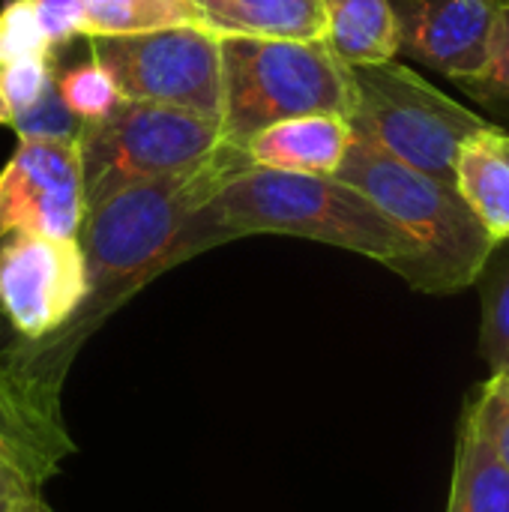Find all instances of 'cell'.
<instances>
[{
  "instance_id": "1",
  "label": "cell",
  "mask_w": 509,
  "mask_h": 512,
  "mask_svg": "<svg viewBox=\"0 0 509 512\" xmlns=\"http://www.w3.org/2000/svg\"><path fill=\"white\" fill-rule=\"evenodd\" d=\"M243 147L219 141L204 159L135 183L84 213L78 243L87 270V300L78 315L45 342H24L57 378H66L84 339L102 327L132 294L159 273L183 264L180 234L189 219L204 210L237 174L249 171Z\"/></svg>"
},
{
  "instance_id": "2",
  "label": "cell",
  "mask_w": 509,
  "mask_h": 512,
  "mask_svg": "<svg viewBox=\"0 0 509 512\" xmlns=\"http://www.w3.org/2000/svg\"><path fill=\"white\" fill-rule=\"evenodd\" d=\"M252 234H288L366 255L393 273L414 258V243L351 183L249 168L237 174L180 234L183 261Z\"/></svg>"
},
{
  "instance_id": "3",
  "label": "cell",
  "mask_w": 509,
  "mask_h": 512,
  "mask_svg": "<svg viewBox=\"0 0 509 512\" xmlns=\"http://www.w3.org/2000/svg\"><path fill=\"white\" fill-rule=\"evenodd\" d=\"M336 177L360 189L414 243V258L399 270L414 291L459 294L477 282L495 240L453 183L393 159L357 132Z\"/></svg>"
},
{
  "instance_id": "4",
  "label": "cell",
  "mask_w": 509,
  "mask_h": 512,
  "mask_svg": "<svg viewBox=\"0 0 509 512\" xmlns=\"http://www.w3.org/2000/svg\"><path fill=\"white\" fill-rule=\"evenodd\" d=\"M222 111L219 138L231 147L291 117L339 114L351 117V66L324 39H243L219 42Z\"/></svg>"
},
{
  "instance_id": "5",
  "label": "cell",
  "mask_w": 509,
  "mask_h": 512,
  "mask_svg": "<svg viewBox=\"0 0 509 512\" xmlns=\"http://www.w3.org/2000/svg\"><path fill=\"white\" fill-rule=\"evenodd\" d=\"M351 84V129L393 159L453 186L462 141L492 126L399 60L351 66Z\"/></svg>"
},
{
  "instance_id": "6",
  "label": "cell",
  "mask_w": 509,
  "mask_h": 512,
  "mask_svg": "<svg viewBox=\"0 0 509 512\" xmlns=\"http://www.w3.org/2000/svg\"><path fill=\"white\" fill-rule=\"evenodd\" d=\"M219 123L195 111L120 99L111 114L81 123L78 156L87 210L105 198L204 159L219 144Z\"/></svg>"
},
{
  "instance_id": "7",
  "label": "cell",
  "mask_w": 509,
  "mask_h": 512,
  "mask_svg": "<svg viewBox=\"0 0 509 512\" xmlns=\"http://www.w3.org/2000/svg\"><path fill=\"white\" fill-rule=\"evenodd\" d=\"M219 42L201 24H180L129 36H93L90 57L108 72L120 99L159 102L219 123Z\"/></svg>"
},
{
  "instance_id": "8",
  "label": "cell",
  "mask_w": 509,
  "mask_h": 512,
  "mask_svg": "<svg viewBox=\"0 0 509 512\" xmlns=\"http://www.w3.org/2000/svg\"><path fill=\"white\" fill-rule=\"evenodd\" d=\"M87 300L78 237L15 234L0 243V315L18 342L57 336Z\"/></svg>"
},
{
  "instance_id": "9",
  "label": "cell",
  "mask_w": 509,
  "mask_h": 512,
  "mask_svg": "<svg viewBox=\"0 0 509 512\" xmlns=\"http://www.w3.org/2000/svg\"><path fill=\"white\" fill-rule=\"evenodd\" d=\"M57 378L24 342L0 351V462L42 489L75 453Z\"/></svg>"
},
{
  "instance_id": "10",
  "label": "cell",
  "mask_w": 509,
  "mask_h": 512,
  "mask_svg": "<svg viewBox=\"0 0 509 512\" xmlns=\"http://www.w3.org/2000/svg\"><path fill=\"white\" fill-rule=\"evenodd\" d=\"M84 213L78 141H18L0 171V243L15 234L78 237Z\"/></svg>"
},
{
  "instance_id": "11",
  "label": "cell",
  "mask_w": 509,
  "mask_h": 512,
  "mask_svg": "<svg viewBox=\"0 0 509 512\" xmlns=\"http://www.w3.org/2000/svg\"><path fill=\"white\" fill-rule=\"evenodd\" d=\"M501 0H390L399 54L453 81L480 72Z\"/></svg>"
},
{
  "instance_id": "12",
  "label": "cell",
  "mask_w": 509,
  "mask_h": 512,
  "mask_svg": "<svg viewBox=\"0 0 509 512\" xmlns=\"http://www.w3.org/2000/svg\"><path fill=\"white\" fill-rule=\"evenodd\" d=\"M354 129L339 114H303L279 120L246 141V159L252 168L336 177Z\"/></svg>"
},
{
  "instance_id": "13",
  "label": "cell",
  "mask_w": 509,
  "mask_h": 512,
  "mask_svg": "<svg viewBox=\"0 0 509 512\" xmlns=\"http://www.w3.org/2000/svg\"><path fill=\"white\" fill-rule=\"evenodd\" d=\"M201 27L219 39H324V0H192Z\"/></svg>"
},
{
  "instance_id": "14",
  "label": "cell",
  "mask_w": 509,
  "mask_h": 512,
  "mask_svg": "<svg viewBox=\"0 0 509 512\" xmlns=\"http://www.w3.org/2000/svg\"><path fill=\"white\" fill-rule=\"evenodd\" d=\"M456 189L495 243L509 240V129L492 123L462 141Z\"/></svg>"
},
{
  "instance_id": "15",
  "label": "cell",
  "mask_w": 509,
  "mask_h": 512,
  "mask_svg": "<svg viewBox=\"0 0 509 512\" xmlns=\"http://www.w3.org/2000/svg\"><path fill=\"white\" fill-rule=\"evenodd\" d=\"M324 42L348 66L399 57V27L390 0H324Z\"/></svg>"
},
{
  "instance_id": "16",
  "label": "cell",
  "mask_w": 509,
  "mask_h": 512,
  "mask_svg": "<svg viewBox=\"0 0 509 512\" xmlns=\"http://www.w3.org/2000/svg\"><path fill=\"white\" fill-rule=\"evenodd\" d=\"M447 512H509V471L462 414Z\"/></svg>"
},
{
  "instance_id": "17",
  "label": "cell",
  "mask_w": 509,
  "mask_h": 512,
  "mask_svg": "<svg viewBox=\"0 0 509 512\" xmlns=\"http://www.w3.org/2000/svg\"><path fill=\"white\" fill-rule=\"evenodd\" d=\"M81 36H129L180 24H201L192 0H81Z\"/></svg>"
},
{
  "instance_id": "18",
  "label": "cell",
  "mask_w": 509,
  "mask_h": 512,
  "mask_svg": "<svg viewBox=\"0 0 509 512\" xmlns=\"http://www.w3.org/2000/svg\"><path fill=\"white\" fill-rule=\"evenodd\" d=\"M483 300L480 354L492 372L509 369V240L495 243L477 282Z\"/></svg>"
},
{
  "instance_id": "19",
  "label": "cell",
  "mask_w": 509,
  "mask_h": 512,
  "mask_svg": "<svg viewBox=\"0 0 509 512\" xmlns=\"http://www.w3.org/2000/svg\"><path fill=\"white\" fill-rule=\"evenodd\" d=\"M456 84L489 114L509 120V0L498 3L486 63L480 66V72Z\"/></svg>"
},
{
  "instance_id": "20",
  "label": "cell",
  "mask_w": 509,
  "mask_h": 512,
  "mask_svg": "<svg viewBox=\"0 0 509 512\" xmlns=\"http://www.w3.org/2000/svg\"><path fill=\"white\" fill-rule=\"evenodd\" d=\"M57 93H60L63 105L75 114L78 123L102 120L120 102L114 81L93 57L75 63L63 75H57Z\"/></svg>"
},
{
  "instance_id": "21",
  "label": "cell",
  "mask_w": 509,
  "mask_h": 512,
  "mask_svg": "<svg viewBox=\"0 0 509 512\" xmlns=\"http://www.w3.org/2000/svg\"><path fill=\"white\" fill-rule=\"evenodd\" d=\"M465 417L509 471V369L492 372L477 396L465 402Z\"/></svg>"
},
{
  "instance_id": "22",
  "label": "cell",
  "mask_w": 509,
  "mask_h": 512,
  "mask_svg": "<svg viewBox=\"0 0 509 512\" xmlns=\"http://www.w3.org/2000/svg\"><path fill=\"white\" fill-rule=\"evenodd\" d=\"M51 57L54 54L36 18L33 0H9L0 9V66Z\"/></svg>"
},
{
  "instance_id": "23",
  "label": "cell",
  "mask_w": 509,
  "mask_h": 512,
  "mask_svg": "<svg viewBox=\"0 0 509 512\" xmlns=\"http://www.w3.org/2000/svg\"><path fill=\"white\" fill-rule=\"evenodd\" d=\"M57 81L54 57L0 66V126H12Z\"/></svg>"
},
{
  "instance_id": "24",
  "label": "cell",
  "mask_w": 509,
  "mask_h": 512,
  "mask_svg": "<svg viewBox=\"0 0 509 512\" xmlns=\"http://www.w3.org/2000/svg\"><path fill=\"white\" fill-rule=\"evenodd\" d=\"M18 141H78L81 123L63 105L57 81L42 93V99L12 123Z\"/></svg>"
},
{
  "instance_id": "25",
  "label": "cell",
  "mask_w": 509,
  "mask_h": 512,
  "mask_svg": "<svg viewBox=\"0 0 509 512\" xmlns=\"http://www.w3.org/2000/svg\"><path fill=\"white\" fill-rule=\"evenodd\" d=\"M42 33L51 45V54L63 51L75 36H81L84 3L81 0H33Z\"/></svg>"
},
{
  "instance_id": "26",
  "label": "cell",
  "mask_w": 509,
  "mask_h": 512,
  "mask_svg": "<svg viewBox=\"0 0 509 512\" xmlns=\"http://www.w3.org/2000/svg\"><path fill=\"white\" fill-rule=\"evenodd\" d=\"M33 486H27V480L21 474H15L9 465L0 462V512H12L15 510V501Z\"/></svg>"
},
{
  "instance_id": "27",
  "label": "cell",
  "mask_w": 509,
  "mask_h": 512,
  "mask_svg": "<svg viewBox=\"0 0 509 512\" xmlns=\"http://www.w3.org/2000/svg\"><path fill=\"white\" fill-rule=\"evenodd\" d=\"M12 512H54V510L45 504V498L39 495V489H27V492L15 501V510Z\"/></svg>"
},
{
  "instance_id": "28",
  "label": "cell",
  "mask_w": 509,
  "mask_h": 512,
  "mask_svg": "<svg viewBox=\"0 0 509 512\" xmlns=\"http://www.w3.org/2000/svg\"><path fill=\"white\" fill-rule=\"evenodd\" d=\"M15 342H18V339H15V333L9 330V324H6V321H3V315H0V351H3V348H9V345H15Z\"/></svg>"
}]
</instances>
